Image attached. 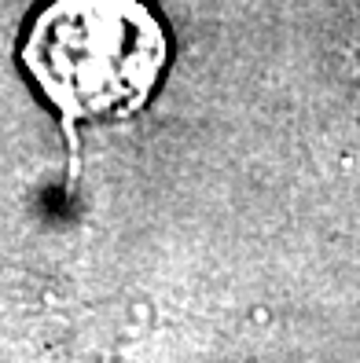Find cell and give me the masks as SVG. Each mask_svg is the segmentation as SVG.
Here are the masks:
<instances>
[{"label": "cell", "mask_w": 360, "mask_h": 363, "mask_svg": "<svg viewBox=\"0 0 360 363\" xmlns=\"http://www.w3.org/2000/svg\"><path fill=\"white\" fill-rule=\"evenodd\" d=\"M23 67L62 129L140 114L169 70V30L151 0H45Z\"/></svg>", "instance_id": "obj_1"}]
</instances>
